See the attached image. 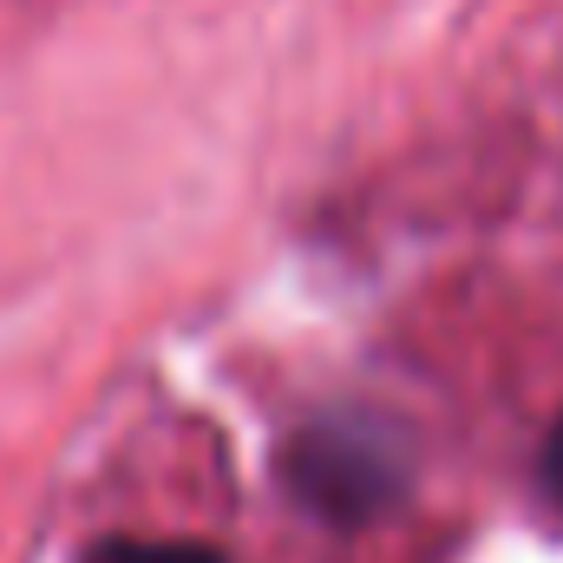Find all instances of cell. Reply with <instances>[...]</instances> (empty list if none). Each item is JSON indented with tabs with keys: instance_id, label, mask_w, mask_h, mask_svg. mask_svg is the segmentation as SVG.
<instances>
[{
	"instance_id": "1",
	"label": "cell",
	"mask_w": 563,
	"mask_h": 563,
	"mask_svg": "<svg viewBox=\"0 0 563 563\" xmlns=\"http://www.w3.org/2000/svg\"><path fill=\"white\" fill-rule=\"evenodd\" d=\"M301 498H314L321 511L334 518H354V511H374L387 498V445L380 432H341V426H314L301 432L295 459H288Z\"/></svg>"
},
{
	"instance_id": "2",
	"label": "cell",
	"mask_w": 563,
	"mask_h": 563,
	"mask_svg": "<svg viewBox=\"0 0 563 563\" xmlns=\"http://www.w3.org/2000/svg\"><path fill=\"white\" fill-rule=\"evenodd\" d=\"M86 563H223L203 544H170V538H106L99 551H86Z\"/></svg>"
},
{
	"instance_id": "3",
	"label": "cell",
	"mask_w": 563,
	"mask_h": 563,
	"mask_svg": "<svg viewBox=\"0 0 563 563\" xmlns=\"http://www.w3.org/2000/svg\"><path fill=\"white\" fill-rule=\"evenodd\" d=\"M544 485H551V498L563 505V420L551 426V439H544Z\"/></svg>"
}]
</instances>
